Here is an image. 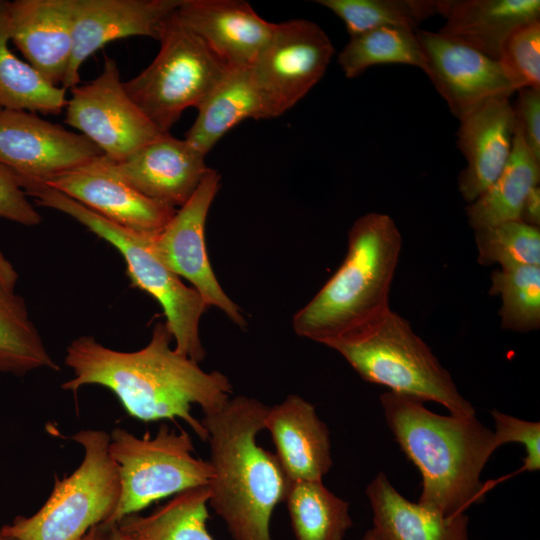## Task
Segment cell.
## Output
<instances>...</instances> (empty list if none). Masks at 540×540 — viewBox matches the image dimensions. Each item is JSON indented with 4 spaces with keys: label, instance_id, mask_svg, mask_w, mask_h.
Returning a JSON list of instances; mask_svg holds the SVG:
<instances>
[{
    "label": "cell",
    "instance_id": "cell-29",
    "mask_svg": "<svg viewBox=\"0 0 540 540\" xmlns=\"http://www.w3.org/2000/svg\"><path fill=\"white\" fill-rule=\"evenodd\" d=\"M60 367L49 354L24 299L0 288V373L17 376Z\"/></svg>",
    "mask_w": 540,
    "mask_h": 540
},
{
    "label": "cell",
    "instance_id": "cell-40",
    "mask_svg": "<svg viewBox=\"0 0 540 540\" xmlns=\"http://www.w3.org/2000/svg\"><path fill=\"white\" fill-rule=\"evenodd\" d=\"M110 529L104 524L96 525L78 540H109Z\"/></svg>",
    "mask_w": 540,
    "mask_h": 540
},
{
    "label": "cell",
    "instance_id": "cell-34",
    "mask_svg": "<svg viewBox=\"0 0 540 540\" xmlns=\"http://www.w3.org/2000/svg\"><path fill=\"white\" fill-rule=\"evenodd\" d=\"M497 61L515 91L521 88L540 90V20L512 32Z\"/></svg>",
    "mask_w": 540,
    "mask_h": 540
},
{
    "label": "cell",
    "instance_id": "cell-5",
    "mask_svg": "<svg viewBox=\"0 0 540 540\" xmlns=\"http://www.w3.org/2000/svg\"><path fill=\"white\" fill-rule=\"evenodd\" d=\"M22 188L39 205L71 216L116 248L126 262L132 284L161 305L165 323L175 341L174 349L197 363L204 360L206 351L199 325L209 307L193 287L186 286L155 255L151 248L153 235L121 227L42 182H26Z\"/></svg>",
    "mask_w": 540,
    "mask_h": 540
},
{
    "label": "cell",
    "instance_id": "cell-26",
    "mask_svg": "<svg viewBox=\"0 0 540 540\" xmlns=\"http://www.w3.org/2000/svg\"><path fill=\"white\" fill-rule=\"evenodd\" d=\"M208 485L175 494L147 516L131 514L115 527L129 540H214L207 530Z\"/></svg>",
    "mask_w": 540,
    "mask_h": 540
},
{
    "label": "cell",
    "instance_id": "cell-10",
    "mask_svg": "<svg viewBox=\"0 0 540 540\" xmlns=\"http://www.w3.org/2000/svg\"><path fill=\"white\" fill-rule=\"evenodd\" d=\"M334 54L326 33L306 19H291L273 32L249 67L265 119L281 116L323 77Z\"/></svg>",
    "mask_w": 540,
    "mask_h": 540
},
{
    "label": "cell",
    "instance_id": "cell-4",
    "mask_svg": "<svg viewBox=\"0 0 540 540\" xmlns=\"http://www.w3.org/2000/svg\"><path fill=\"white\" fill-rule=\"evenodd\" d=\"M401 248L400 231L389 215L370 212L356 219L343 262L294 314L295 333L330 347L381 320L391 310L389 293Z\"/></svg>",
    "mask_w": 540,
    "mask_h": 540
},
{
    "label": "cell",
    "instance_id": "cell-2",
    "mask_svg": "<svg viewBox=\"0 0 540 540\" xmlns=\"http://www.w3.org/2000/svg\"><path fill=\"white\" fill-rule=\"evenodd\" d=\"M380 402L395 440L422 476L419 504L455 516L483 501L488 488L481 472L498 448L492 430L475 415L436 414L412 396L386 391Z\"/></svg>",
    "mask_w": 540,
    "mask_h": 540
},
{
    "label": "cell",
    "instance_id": "cell-15",
    "mask_svg": "<svg viewBox=\"0 0 540 540\" xmlns=\"http://www.w3.org/2000/svg\"><path fill=\"white\" fill-rule=\"evenodd\" d=\"M427 60L426 75L461 120L485 101L516 92L499 62L438 32L416 30Z\"/></svg>",
    "mask_w": 540,
    "mask_h": 540
},
{
    "label": "cell",
    "instance_id": "cell-43",
    "mask_svg": "<svg viewBox=\"0 0 540 540\" xmlns=\"http://www.w3.org/2000/svg\"><path fill=\"white\" fill-rule=\"evenodd\" d=\"M0 540H16V539L6 535L2 530V525L0 524Z\"/></svg>",
    "mask_w": 540,
    "mask_h": 540
},
{
    "label": "cell",
    "instance_id": "cell-35",
    "mask_svg": "<svg viewBox=\"0 0 540 540\" xmlns=\"http://www.w3.org/2000/svg\"><path fill=\"white\" fill-rule=\"evenodd\" d=\"M495 422L494 436L498 447L506 443H521L526 452L520 471L534 472L540 469V423L525 421L491 411Z\"/></svg>",
    "mask_w": 540,
    "mask_h": 540
},
{
    "label": "cell",
    "instance_id": "cell-39",
    "mask_svg": "<svg viewBox=\"0 0 540 540\" xmlns=\"http://www.w3.org/2000/svg\"><path fill=\"white\" fill-rule=\"evenodd\" d=\"M18 280V273L12 263L0 250V288L14 291Z\"/></svg>",
    "mask_w": 540,
    "mask_h": 540
},
{
    "label": "cell",
    "instance_id": "cell-1",
    "mask_svg": "<svg viewBox=\"0 0 540 540\" xmlns=\"http://www.w3.org/2000/svg\"><path fill=\"white\" fill-rule=\"evenodd\" d=\"M173 339L165 322H157L149 343L140 350L108 348L93 336H80L67 346L65 364L73 377L61 388L76 392L100 385L115 394L126 412L144 422L184 420L202 441L208 433L191 408L204 415L221 410L230 400L232 385L219 371L205 372L197 362L170 347Z\"/></svg>",
    "mask_w": 540,
    "mask_h": 540
},
{
    "label": "cell",
    "instance_id": "cell-16",
    "mask_svg": "<svg viewBox=\"0 0 540 540\" xmlns=\"http://www.w3.org/2000/svg\"><path fill=\"white\" fill-rule=\"evenodd\" d=\"M182 0H72L73 51L63 88L80 84L79 70L110 41L132 36L158 39L164 21Z\"/></svg>",
    "mask_w": 540,
    "mask_h": 540
},
{
    "label": "cell",
    "instance_id": "cell-41",
    "mask_svg": "<svg viewBox=\"0 0 540 540\" xmlns=\"http://www.w3.org/2000/svg\"><path fill=\"white\" fill-rule=\"evenodd\" d=\"M109 540H129V539H127L124 535H122L121 532L116 527H112L110 529Z\"/></svg>",
    "mask_w": 540,
    "mask_h": 540
},
{
    "label": "cell",
    "instance_id": "cell-37",
    "mask_svg": "<svg viewBox=\"0 0 540 540\" xmlns=\"http://www.w3.org/2000/svg\"><path fill=\"white\" fill-rule=\"evenodd\" d=\"M513 105L515 128L532 155L540 161V90L521 88Z\"/></svg>",
    "mask_w": 540,
    "mask_h": 540
},
{
    "label": "cell",
    "instance_id": "cell-6",
    "mask_svg": "<svg viewBox=\"0 0 540 540\" xmlns=\"http://www.w3.org/2000/svg\"><path fill=\"white\" fill-rule=\"evenodd\" d=\"M329 348L343 356L367 382L424 402H437L451 415H475L474 407L460 394L431 348L410 322L392 309L360 334Z\"/></svg>",
    "mask_w": 540,
    "mask_h": 540
},
{
    "label": "cell",
    "instance_id": "cell-21",
    "mask_svg": "<svg viewBox=\"0 0 540 540\" xmlns=\"http://www.w3.org/2000/svg\"><path fill=\"white\" fill-rule=\"evenodd\" d=\"M264 429L272 436L275 455L289 482L322 480L330 470L329 430L304 398L292 394L269 407Z\"/></svg>",
    "mask_w": 540,
    "mask_h": 540
},
{
    "label": "cell",
    "instance_id": "cell-42",
    "mask_svg": "<svg viewBox=\"0 0 540 540\" xmlns=\"http://www.w3.org/2000/svg\"><path fill=\"white\" fill-rule=\"evenodd\" d=\"M363 540H383L379 535L378 533L372 528V529H369L364 537H363Z\"/></svg>",
    "mask_w": 540,
    "mask_h": 540
},
{
    "label": "cell",
    "instance_id": "cell-11",
    "mask_svg": "<svg viewBox=\"0 0 540 540\" xmlns=\"http://www.w3.org/2000/svg\"><path fill=\"white\" fill-rule=\"evenodd\" d=\"M65 123L92 141L113 162L166 134L126 93L115 59L106 57L101 73L70 89Z\"/></svg>",
    "mask_w": 540,
    "mask_h": 540
},
{
    "label": "cell",
    "instance_id": "cell-38",
    "mask_svg": "<svg viewBox=\"0 0 540 540\" xmlns=\"http://www.w3.org/2000/svg\"><path fill=\"white\" fill-rule=\"evenodd\" d=\"M519 220L528 225L539 227L540 224V188L534 187L528 194L520 213Z\"/></svg>",
    "mask_w": 540,
    "mask_h": 540
},
{
    "label": "cell",
    "instance_id": "cell-33",
    "mask_svg": "<svg viewBox=\"0 0 540 540\" xmlns=\"http://www.w3.org/2000/svg\"><path fill=\"white\" fill-rule=\"evenodd\" d=\"M481 265L540 266V230L519 220L475 230Z\"/></svg>",
    "mask_w": 540,
    "mask_h": 540
},
{
    "label": "cell",
    "instance_id": "cell-28",
    "mask_svg": "<svg viewBox=\"0 0 540 540\" xmlns=\"http://www.w3.org/2000/svg\"><path fill=\"white\" fill-rule=\"evenodd\" d=\"M296 540H343L352 526L349 502L322 480L289 482L285 497Z\"/></svg>",
    "mask_w": 540,
    "mask_h": 540
},
{
    "label": "cell",
    "instance_id": "cell-44",
    "mask_svg": "<svg viewBox=\"0 0 540 540\" xmlns=\"http://www.w3.org/2000/svg\"><path fill=\"white\" fill-rule=\"evenodd\" d=\"M1 109H2V108L0 107V110H1Z\"/></svg>",
    "mask_w": 540,
    "mask_h": 540
},
{
    "label": "cell",
    "instance_id": "cell-30",
    "mask_svg": "<svg viewBox=\"0 0 540 540\" xmlns=\"http://www.w3.org/2000/svg\"><path fill=\"white\" fill-rule=\"evenodd\" d=\"M338 63L347 78L358 77L381 64H406L427 71V60L415 32L398 27H379L350 37L338 55Z\"/></svg>",
    "mask_w": 540,
    "mask_h": 540
},
{
    "label": "cell",
    "instance_id": "cell-31",
    "mask_svg": "<svg viewBox=\"0 0 540 540\" xmlns=\"http://www.w3.org/2000/svg\"><path fill=\"white\" fill-rule=\"evenodd\" d=\"M345 24L350 37L379 27L416 31L421 22L441 14L443 1L434 0H318Z\"/></svg>",
    "mask_w": 540,
    "mask_h": 540
},
{
    "label": "cell",
    "instance_id": "cell-12",
    "mask_svg": "<svg viewBox=\"0 0 540 540\" xmlns=\"http://www.w3.org/2000/svg\"><path fill=\"white\" fill-rule=\"evenodd\" d=\"M220 183L218 171L209 168L190 199L151 237V248L165 266L193 285L208 307H217L237 327L246 330L247 320L218 282L206 247V220Z\"/></svg>",
    "mask_w": 540,
    "mask_h": 540
},
{
    "label": "cell",
    "instance_id": "cell-20",
    "mask_svg": "<svg viewBox=\"0 0 540 540\" xmlns=\"http://www.w3.org/2000/svg\"><path fill=\"white\" fill-rule=\"evenodd\" d=\"M176 13L229 68L250 67L275 26L241 0H182Z\"/></svg>",
    "mask_w": 540,
    "mask_h": 540
},
{
    "label": "cell",
    "instance_id": "cell-23",
    "mask_svg": "<svg viewBox=\"0 0 540 540\" xmlns=\"http://www.w3.org/2000/svg\"><path fill=\"white\" fill-rule=\"evenodd\" d=\"M366 495L373 512V529L383 540H470L468 516H446L411 502L379 472L368 484Z\"/></svg>",
    "mask_w": 540,
    "mask_h": 540
},
{
    "label": "cell",
    "instance_id": "cell-22",
    "mask_svg": "<svg viewBox=\"0 0 540 540\" xmlns=\"http://www.w3.org/2000/svg\"><path fill=\"white\" fill-rule=\"evenodd\" d=\"M438 33L498 59L517 28L540 20L539 0H445Z\"/></svg>",
    "mask_w": 540,
    "mask_h": 540
},
{
    "label": "cell",
    "instance_id": "cell-25",
    "mask_svg": "<svg viewBox=\"0 0 540 540\" xmlns=\"http://www.w3.org/2000/svg\"><path fill=\"white\" fill-rule=\"evenodd\" d=\"M539 181L540 161L528 150L515 128L513 147L506 166L492 185L466 207L470 226L475 231L519 220L528 194L539 186Z\"/></svg>",
    "mask_w": 540,
    "mask_h": 540
},
{
    "label": "cell",
    "instance_id": "cell-24",
    "mask_svg": "<svg viewBox=\"0 0 540 540\" xmlns=\"http://www.w3.org/2000/svg\"><path fill=\"white\" fill-rule=\"evenodd\" d=\"M197 110L185 140L205 155L242 121L265 119L249 67L230 68Z\"/></svg>",
    "mask_w": 540,
    "mask_h": 540
},
{
    "label": "cell",
    "instance_id": "cell-36",
    "mask_svg": "<svg viewBox=\"0 0 540 540\" xmlns=\"http://www.w3.org/2000/svg\"><path fill=\"white\" fill-rule=\"evenodd\" d=\"M0 218L24 225L35 226L41 215L28 200L16 176L0 163Z\"/></svg>",
    "mask_w": 540,
    "mask_h": 540
},
{
    "label": "cell",
    "instance_id": "cell-19",
    "mask_svg": "<svg viewBox=\"0 0 540 540\" xmlns=\"http://www.w3.org/2000/svg\"><path fill=\"white\" fill-rule=\"evenodd\" d=\"M515 136V116L508 97L491 98L460 120L457 146L467 161L458 188L468 203L476 200L506 166Z\"/></svg>",
    "mask_w": 540,
    "mask_h": 540
},
{
    "label": "cell",
    "instance_id": "cell-9",
    "mask_svg": "<svg viewBox=\"0 0 540 540\" xmlns=\"http://www.w3.org/2000/svg\"><path fill=\"white\" fill-rule=\"evenodd\" d=\"M110 456L119 472L121 494L111 517L103 523L115 527L124 517L184 490L208 485L213 477L209 461L193 455L191 436L161 424L154 437H136L116 427L110 434Z\"/></svg>",
    "mask_w": 540,
    "mask_h": 540
},
{
    "label": "cell",
    "instance_id": "cell-3",
    "mask_svg": "<svg viewBox=\"0 0 540 540\" xmlns=\"http://www.w3.org/2000/svg\"><path fill=\"white\" fill-rule=\"evenodd\" d=\"M268 409L256 398L237 396L201 420L213 469L209 504L234 540H272L271 516L287 494L289 481L278 458L256 439Z\"/></svg>",
    "mask_w": 540,
    "mask_h": 540
},
{
    "label": "cell",
    "instance_id": "cell-13",
    "mask_svg": "<svg viewBox=\"0 0 540 540\" xmlns=\"http://www.w3.org/2000/svg\"><path fill=\"white\" fill-rule=\"evenodd\" d=\"M81 133L24 110H0V163L18 179L44 182L103 156ZM21 186V185H20Z\"/></svg>",
    "mask_w": 540,
    "mask_h": 540
},
{
    "label": "cell",
    "instance_id": "cell-27",
    "mask_svg": "<svg viewBox=\"0 0 540 540\" xmlns=\"http://www.w3.org/2000/svg\"><path fill=\"white\" fill-rule=\"evenodd\" d=\"M8 3L0 0V107L58 115L67 104L66 89L50 84L10 49Z\"/></svg>",
    "mask_w": 540,
    "mask_h": 540
},
{
    "label": "cell",
    "instance_id": "cell-14",
    "mask_svg": "<svg viewBox=\"0 0 540 540\" xmlns=\"http://www.w3.org/2000/svg\"><path fill=\"white\" fill-rule=\"evenodd\" d=\"M42 183L140 234L156 235L177 210L136 190L104 155Z\"/></svg>",
    "mask_w": 540,
    "mask_h": 540
},
{
    "label": "cell",
    "instance_id": "cell-8",
    "mask_svg": "<svg viewBox=\"0 0 540 540\" xmlns=\"http://www.w3.org/2000/svg\"><path fill=\"white\" fill-rule=\"evenodd\" d=\"M160 49L137 76L123 82L131 100L163 133L184 110L196 109L229 71V67L173 12L163 23Z\"/></svg>",
    "mask_w": 540,
    "mask_h": 540
},
{
    "label": "cell",
    "instance_id": "cell-7",
    "mask_svg": "<svg viewBox=\"0 0 540 540\" xmlns=\"http://www.w3.org/2000/svg\"><path fill=\"white\" fill-rule=\"evenodd\" d=\"M72 439L84 457L77 469L56 478L42 507L31 516L19 515L3 532L16 540H78L92 527L105 523L115 511L121 494L118 467L110 456V435L85 429Z\"/></svg>",
    "mask_w": 540,
    "mask_h": 540
},
{
    "label": "cell",
    "instance_id": "cell-17",
    "mask_svg": "<svg viewBox=\"0 0 540 540\" xmlns=\"http://www.w3.org/2000/svg\"><path fill=\"white\" fill-rule=\"evenodd\" d=\"M206 155L185 139L166 133L113 165L120 176L145 196L184 205L209 170Z\"/></svg>",
    "mask_w": 540,
    "mask_h": 540
},
{
    "label": "cell",
    "instance_id": "cell-32",
    "mask_svg": "<svg viewBox=\"0 0 540 540\" xmlns=\"http://www.w3.org/2000/svg\"><path fill=\"white\" fill-rule=\"evenodd\" d=\"M490 295L501 298V327L530 332L540 327V266L500 267L491 275Z\"/></svg>",
    "mask_w": 540,
    "mask_h": 540
},
{
    "label": "cell",
    "instance_id": "cell-18",
    "mask_svg": "<svg viewBox=\"0 0 540 540\" xmlns=\"http://www.w3.org/2000/svg\"><path fill=\"white\" fill-rule=\"evenodd\" d=\"M8 30L26 62L62 87L73 51L72 0L9 1Z\"/></svg>",
    "mask_w": 540,
    "mask_h": 540
}]
</instances>
